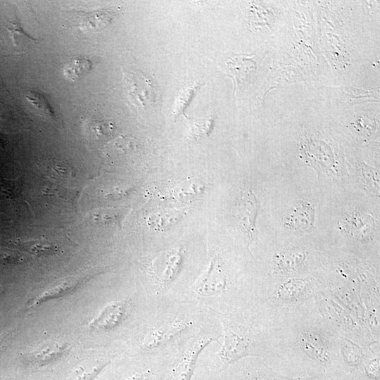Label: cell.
Wrapping results in <instances>:
<instances>
[{
	"mask_svg": "<svg viewBox=\"0 0 380 380\" xmlns=\"http://www.w3.org/2000/svg\"><path fill=\"white\" fill-rule=\"evenodd\" d=\"M314 205L306 200H299L288 207L284 215V224L293 232H310L315 222Z\"/></svg>",
	"mask_w": 380,
	"mask_h": 380,
	"instance_id": "obj_16",
	"label": "cell"
},
{
	"mask_svg": "<svg viewBox=\"0 0 380 380\" xmlns=\"http://www.w3.org/2000/svg\"><path fill=\"white\" fill-rule=\"evenodd\" d=\"M323 91L327 93L336 110H346L355 106L369 103H379V84L366 87L355 83L345 84L325 87Z\"/></svg>",
	"mask_w": 380,
	"mask_h": 380,
	"instance_id": "obj_8",
	"label": "cell"
},
{
	"mask_svg": "<svg viewBox=\"0 0 380 380\" xmlns=\"http://www.w3.org/2000/svg\"><path fill=\"white\" fill-rule=\"evenodd\" d=\"M224 343L202 371L203 379L214 380L230 365L246 357H267L270 322L253 302L221 317Z\"/></svg>",
	"mask_w": 380,
	"mask_h": 380,
	"instance_id": "obj_2",
	"label": "cell"
},
{
	"mask_svg": "<svg viewBox=\"0 0 380 380\" xmlns=\"http://www.w3.org/2000/svg\"><path fill=\"white\" fill-rule=\"evenodd\" d=\"M27 99L44 116L54 118V114L46 98L40 93L34 91H28L25 95Z\"/></svg>",
	"mask_w": 380,
	"mask_h": 380,
	"instance_id": "obj_25",
	"label": "cell"
},
{
	"mask_svg": "<svg viewBox=\"0 0 380 380\" xmlns=\"http://www.w3.org/2000/svg\"><path fill=\"white\" fill-rule=\"evenodd\" d=\"M1 292H2V290H1V289H0V294L1 293Z\"/></svg>",
	"mask_w": 380,
	"mask_h": 380,
	"instance_id": "obj_28",
	"label": "cell"
},
{
	"mask_svg": "<svg viewBox=\"0 0 380 380\" xmlns=\"http://www.w3.org/2000/svg\"><path fill=\"white\" fill-rule=\"evenodd\" d=\"M71 348L72 346L65 342L45 343L25 354L24 359L32 366L42 367L58 360L68 353Z\"/></svg>",
	"mask_w": 380,
	"mask_h": 380,
	"instance_id": "obj_18",
	"label": "cell"
},
{
	"mask_svg": "<svg viewBox=\"0 0 380 380\" xmlns=\"http://www.w3.org/2000/svg\"><path fill=\"white\" fill-rule=\"evenodd\" d=\"M129 304L125 300L110 302L91 319L88 328L96 331L112 330L126 319Z\"/></svg>",
	"mask_w": 380,
	"mask_h": 380,
	"instance_id": "obj_14",
	"label": "cell"
},
{
	"mask_svg": "<svg viewBox=\"0 0 380 380\" xmlns=\"http://www.w3.org/2000/svg\"><path fill=\"white\" fill-rule=\"evenodd\" d=\"M222 335L198 337L193 340L179 357L167 369L163 380H192L198 357L206 346L219 343Z\"/></svg>",
	"mask_w": 380,
	"mask_h": 380,
	"instance_id": "obj_9",
	"label": "cell"
},
{
	"mask_svg": "<svg viewBox=\"0 0 380 380\" xmlns=\"http://www.w3.org/2000/svg\"><path fill=\"white\" fill-rule=\"evenodd\" d=\"M270 333L264 360L272 371L286 376L343 372V334L324 314L320 299L272 318Z\"/></svg>",
	"mask_w": 380,
	"mask_h": 380,
	"instance_id": "obj_1",
	"label": "cell"
},
{
	"mask_svg": "<svg viewBox=\"0 0 380 380\" xmlns=\"http://www.w3.org/2000/svg\"><path fill=\"white\" fill-rule=\"evenodd\" d=\"M214 380H273L271 369L258 357H246L230 365Z\"/></svg>",
	"mask_w": 380,
	"mask_h": 380,
	"instance_id": "obj_11",
	"label": "cell"
},
{
	"mask_svg": "<svg viewBox=\"0 0 380 380\" xmlns=\"http://www.w3.org/2000/svg\"><path fill=\"white\" fill-rule=\"evenodd\" d=\"M305 132L298 145L300 158L317 172H333L338 163L334 145L319 134Z\"/></svg>",
	"mask_w": 380,
	"mask_h": 380,
	"instance_id": "obj_7",
	"label": "cell"
},
{
	"mask_svg": "<svg viewBox=\"0 0 380 380\" xmlns=\"http://www.w3.org/2000/svg\"><path fill=\"white\" fill-rule=\"evenodd\" d=\"M91 63L89 59L76 58L65 65L64 75L69 80L75 81L87 75L91 70Z\"/></svg>",
	"mask_w": 380,
	"mask_h": 380,
	"instance_id": "obj_22",
	"label": "cell"
},
{
	"mask_svg": "<svg viewBox=\"0 0 380 380\" xmlns=\"http://www.w3.org/2000/svg\"><path fill=\"white\" fill-rule=\"evenodd\" d=\"M87 279L88 276L66 278L34 297L27 303V308H34L51 299L67 296L77 290Z\"/></svg>",
	"mask_w": 380,
	"mask_h": 380,
	"instance_id": "obj_19",
	"label": "cell"
},
{
	"mask_svg": "<svg viewBox=\"0 0 380 380\" xmlns=\"http://www.w3.org/2000/svg\"><path fill=\"white\" fill-rule=\"evenodd\" d=\"M324 289V284L314 276L291 277L255 296L253 302L270 321L319 300Z\"/></svg>",
	"mask_w": 380,
	"mask_h": 380,
	"instance_id": "obj_3",
	"label": "cell"
},
{
	"mask_svg": "<svg viewBox=\"0 0 380 380\" xmlns=\"http://www.w3.org/2000/svg\"><path fill=\"white\" fill-rule=\"evenodd\" d=\"M124 81L128 96L135 106L145 108L156 105L155 87L141 71H125Z\"/></svg>",
	"mask_w": 380,
	"mask_h": 380,
	"instance_id": "obj_12",
	"label": "cell"
},
{
	"mask_svg": "<svg viewBox=\"0 0 380 380\" xmlns=\"http://www.w3.org/2000/svg\"><path fill=\"white\" fill-rule=\"evenodd\" d=\"M213 116L192 120L190 123L191 137L198 140L208 136L213 129Z\"/></svg>",
	"mask_w": 380,
	"mask_h": 380,
	"instance_id": "obj_24",
	"label": "cell"
},
{
	"mask_svg": "<svg viewBox=\"0 0 380 380\" xmlns=\"http://www.w3.org/2000/svg\"><path fill=\"white\" fill-rule=\"evenodd\" d=\"M191 327V322L182 320L172 321L151 330L141 342L145 350L158 348L172 342Z\"/></svg>",
	"mask_w": 380,
	"mask_h": 380,
	"instance_id": "obj_15",
	"label": "cell"
},
{
	"mask_svg": "<svg viewBox=\"0 0 380 380\" xmlns=\"http://www.w3.org/2000/svg\"><path fill=\"white\" fill-rule=\"evenodd\" d=\"M343 232L348 238L360 243H367L372 239L374 223L373 217L357 211L348 214L342 223Z\"/></svg>",
	"mask_w": 380,
	"mask_h": 380,
	"instance_id": "obj_17",
	"label": "cell"
},
{
	"mask_svg": "<svg viewBox=\"0 0 380 380\" xmlns=\"http://www.w3.org/2000/svg\"><path fill=\"white\" fill-rule=\"evenodd\" d=\"M350 112L349 125L362 137L370 139L379 129V103H369L347 109Z\"/></svg>",
	"mask_w": 380,
	"mask_h": 380,
	"instance_id": "obj_13",
	"label": "cell"
},
{
	"mask_svg": "<svg viewBox=\"0 0 380 380\" xmlns=\"http://www.w3.org/2000/svg\"><path fill=\"white\" fill-rule=\"evenodd\" d=\"M272 374L273 380H355L344 372L300 374L286 376L272 370Z\"/></svg>",
	"mask_w": 380,
	"mask_h": 380,
	"instance_id": "obj_21",
	"label": "cell"
},
{
	"mask_svg": "<svg viewBox=\"0 0 380 380\" xmlns=\"http://www.w3.org/2000/svg\"><path fill=\"white\" fill-rule=\"evenodd\" d=\"M8 30L12 34L15 45L18 46V47L21 46H25V42L27 41L28 42H32V41H36L32 37H30V36L27 35L19 26V25L15 22L11 23L10 26L8 27Z\"/></svg>",
	"mask_w": 380,
	"mask_h": 380,
	"instance_id": "obj_26",
	"label": "cell"
},
{
	"mask_svg": "<svg viewBox=\"0 0 380 380\" xmlns=\"http://www.w3.org/2000/svg\"><path fill=\"white\" fill-rule=\"evenodd\" d=\"M271 51V45L266 44L251 53L230 52L224 54V70L234 83V93L243 92L254 84L259 76L262 61Z\"/></svg>",
	"mask_w": 380,
	"mask_h": 380,
	"instance_id": "obj_6",
	"label": "cell"
},
{
	"mask_svg": "<svg viewBox=\"0 0 380 380\" xmlns=\"http://www.w3.org/2000/svg\"><path fill=\"white\" fill-rule=\"evenodd\" d=\"M94 220L105 224H118L120 222L122 214L115 211L96 213L92 215Z\"/></svg>",
	"mask_w": 380,
	"mask_h": 380,
	"instance_id": "obj_27",
	"label": "cell"
},
{
	"mask_svg": "<svg viewBox=\"0 0 380 380\" xmlns=\"http://www.w3.org/2000/svg\"><path fill=\"white\" fill-rule=\"evenodd\" d=\"M260 208V203L251 189L241 192L233 208V215L237 220L241 232L246 241L247 249L249 252L251 244L258 241L256 219Z\"/></svg>",
	"mask_w": 380,
	"mask_h": 380,
	"instance_id": "obj_10",
	"label": "cell"
},
{
	"mask_svg": "<svg viewBox=\"0 0 380 380\" xmlns=\"http://www.w3.org/2000/svg\"><path fill=\"white\" fill-rule=\"evenodd\" d=\"M310 252L303 245L289 243L275 250L269 258L266 277L256 287L259 295L277 282L291 277H308Z\"/></svg>",
	"mask_w": 380,
	"mask_h": 380,
	"instance_id": "obj_5",
	"label": "cell"
},
{
	"mask_svg": "<svg viewBox=\"0 0 380 380\" xmlns=\"http://www.w3.org/2000/svg\"><path fill=\"white\" fill-rule=\"evenodd\" d=\"M182 263V255L179 252H171L165 260L163 269L157 275L158 283L167 288L175 279L179 272Z\"/></svg>",
	"mask_w": 380,
	"mask_h": 380,
	"instance_id": "obj_20",
	"label": "cell"
},
{
	"mask_svg": "<svg viewBox=\"0 0 380 380\" xmlns=\"http://www.w3.org/2000/svg\"><path fill=\"white\" fill-rule=\"evenodd\" d=\"M246 27L262 44L275 41L286 32L292 18L290 1H253L244 4Z\"/></svg>",
	"mask_w": 380,
	"mask_h": 380,
	"instance_id": "obj_4",
	"label": "cell"
},
{
	"mask_svg": "<svg viewBox=\"0 0 380 380\" xmlns=\"http://www.w3.org/2000/svg\"><path fill=\"white\" fill-rule=\"evenodd\" d=\"M109 362L103 360L79 366L72 374L70 380H94Z\"/></svg>",
	"mask_w": 380,
	"mask_h": 380,
	"instance_id": "obj_23",
	"label": "cell"
}]
</instances>
